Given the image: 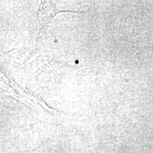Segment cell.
I'll list each match as a JSON object with an SVG mask.
<instances>
[{"label":"cell","instance_id":"6da1fadb","mask_svg":"<svg viewBox=\"0 0 153 153\" xmlns=\"http://www.w3.org/2000/svg\"><path fill=\"white\" fill-rule=\"evenodd\" d=\"M59 11L52 4L47 1L42 2L38 13L40 28L43 27L47 23H48Z\"/></svg>","mask_w":153,"mask_h":153}]
</instances>
